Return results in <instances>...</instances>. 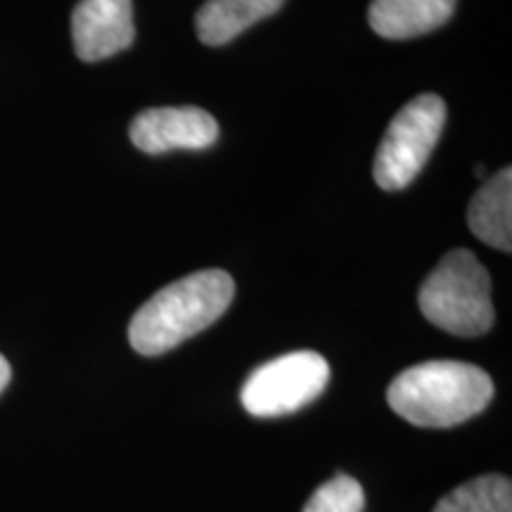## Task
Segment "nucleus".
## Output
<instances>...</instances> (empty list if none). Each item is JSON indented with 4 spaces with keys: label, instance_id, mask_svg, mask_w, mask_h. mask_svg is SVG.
<instances>
[{
    "label": "nucleus",
    "instance_id": "nucleus-1",
    "mask_svg": "<svg viewBox=\"0 0 512 512\" xmlns=\"http://www.w3.org/2000/svg\"><path fill=\"white\" fill-rule=\"evenodd\" d=\"M235 297L226 271L211 268L166 285L136 311L128 342L143 356H159L214 325Z\"/></svg>",
    "mask_w": 512,
    "mask_h": 512
},
{
    "label": "nucleus",
    "instance_id": "nucleus-2",
    "mask_svg": "<svg viewBox=\"0 0 512 512\" xmlns=\"http://www.w3.org/2000/svg\"><path fill=\"white\" fill-rule=\"evenodd\" d=\"M494 399V382L482 368L463 361H427L396 375L387 403L418 427H456L475 418Z\"/></svg>",
    "mask_w": 512,
    "mask_h": 512
},
{
    "label": "nucleus",
    "instance_id": "nucleus-3",
    "mask_svg": "<svg viewBox=\"0 0 512 512\" xmlns=\"http://www.w3.org/2000/svg\"><path fill=\"white\" fill-rule=\"evenodd\" d=\"M422 316L456 337H479L494 325L489 271L470 249H453L420 287Z\"/></svg>",
    "mask_w": 512,
    "mask_h": 512
},
{
    "label": "nucleus",
    "instance_id": "nucleus-4",
    "mask_svg": "<svg viewBox=\"0 0 512 512\" xmlns=\"http://www.w3.org/2000/svg\"><path fill=\"white\" fill-rule=\"evenodd\" d=\"M446 126V102L425 93L401 107L377 147L373 176L382 190L408 188L427 164Z\"/></svg>",
    "mask_w": 512,
    "mask_h": 512
},
{
    "label": "nucleus",
    "instance_id": "nucleus-5",
    "mask_svg": "<svg viewBox=\"0 0 512 512\" xmlns=\"http://www.w3.org/2000/svg\"><path fill=\"white\" fill-rule=\"evenodd\" d=\"M328 382L330 366L323 356L292 351L256 368L242 387L240 401L254 418H278L316 401Z\"/></svg>",
    "mask_w": 512,
    "mask_h": 512
},
{
    "label": "nucleus",
    "instance_id": "nucleus-6",
    "mask_svg": "<svg viewBox=\"0 0 512 512\" xmlns=\"http://www.w3.org/2000/svg\"><path fill=\"white\" fill-rule=\"evenodd\" d=\"M131 143L147 155L171 150H207L219 140V124L200 107H152L128 128Z\"/></svg>",
    "mask_w": 512,
    "mask_h": 512
},
{
    "label": "nucleus",
    "instance_id": "nucleus-7",
    "mask_svg": "<svg viewBox=\"0 0 512 512\" xmlns=\"http://www.w3.org/2000/svg\"><path fill=\"white\" fill-rule=\"evenodd\" d=\"M74 50L83 62H100L136 41L133 0H81L72 15Z\"/></svg>",
    "mask_w": 512,
    "mask_h": 512
},
{
    "label": "nucleus",
    "instance_id": "nucleus-8",
    "mask_svg": "<svg viewBox=\"0 0 512 512\" xmlns=\"http://www.w3.org/2000/svg\"><path fill=\"white\" fill-rule=\"evenodd\" d=\"M456 3L458 0H373L368 24L377 36L406 41L444 27Z\"/></svg>",
    "mask_w": 512,
    "mask_h": 512
},
{
    "label": "nucleus",
    "instance_id": "nucleus-9",
    "mask_svg": "<svg viewBox=\"0 0 512 512\" xmlns=\"http://www.w3.org/2000/svg\"><path fill=\"white\" fill-rule=\"evenodd\" d=\"M470 230L486 245L510 252L512 249V171L503 169L489 178L467 207Z\"/></svg>",
    "mask_w": 512,
    "mask_h": 512
},
{
    "label": "nucleus",
    "instance_id": "nucleus-10",
    "mask_svg": "<svg viewBox=\"0 0 512 512\" xmlns=\"http://www.w3.org/2000/svg\"><path fill=\"white\" fill-rule=\"evenodd\" d=\"M283 5L285 0H207L195 15L197 38L209 48L226 46Z\"/></svg>",
    "mask_w": 512,
    "mask_h": 512
},
{
    "label": "nucleus",
    "instance_id": "nucleus-11",
    "mask_svg": "<svg viewBox=\"0 0 512 512\" xmlns=\"http://www.w3.org/2000/svg\"><path fill=\"white\" fill-rule=\"evenodd\" d=\"M434 512H512V484L503 475L477 477L441 498Z\"/></svg>",
    "mask_w": 512,
    "mask_h": 512
},
{
    "label": "nucleus",
    "instance_id": "nucleus-12",
    "mask_svg": "<svg viewBox=\"0 0 512 512\" xmlns=\"http://www.w3.org/2000/svg\"><path fill=\"white\" fill-rule=\"evenodd\" d=\"M363 508H366V494L358 479L337 475L313 491L304 512H363Z\"/></svg>",
    "mask_w": 512,
    "mask_h": 512
},
{
    "label": "nucleus",
    "instance_id": "nucleus-13",
    "mask_svg": "<svg viewBox=\"0 0 512 512\" xmlns=\"http://www.w3.org/2000/svg\"><path fill=\"white\" fill-rule=\"evenodd\" d=\"M10 377H12V368H10L8 358L0 354V394H3L5 387L10 384Z\"/></svg>",
    "mask_w": 512,
    "mask_h": 512
}]
</instances>
